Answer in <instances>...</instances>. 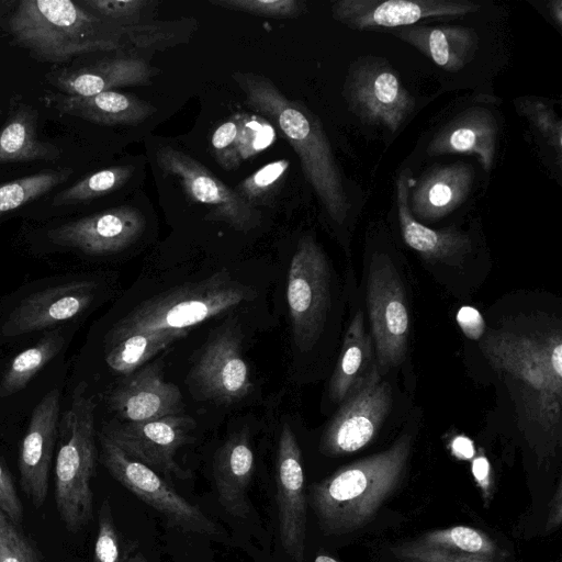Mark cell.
Masks as SVG:
<instances>
[{
  "label": "cell",
  "mask_w": 562,
  "mask_h": 562,
  "mask_svg": "<svg viewBox=\"0 0 562 562\" xmlns=\"http://www.w3.org/2000/svg\"><path fill=\"white\" fill-rule=\"evenodd\" d=\"M483 352L517 386L518 407L544 435L559 438L562 408L560 329L498 330L484 336Z\"/></svg>",
  "instance_id": "1"
},
{
  "label": "cell",
  "mask_w": 562,
  "mask_h": 562,
  "mask_svg": "<svg viewBox=\"0 0 562 562\" xmlns=\"http://www.w3.org/2000/svg\"><path fill=\"white\" fill-rule=\"evenodd\" d=\"M412 437L348 464L310 487V504L322 530L346 535L368 524L395 491L407 465Z\"/></svg>",
  "instance_id": "2"
},
{
  "label": "cell",
  "mask_w": 562,
  "mask_h": 562,
  "mask_svg": "<svg viewBox=\"0 0 562 562\" xmlns=\"http://www.w3.org/2000/svg\"><path fill=\"white\" fill-rule=\"evenodd\" d=\"M248 105L266 116L297 154L304 175L328 215L342 223L349 202L328 138L319 122L302 104L291 101L266 77L234 75Z\"/></svg>",
  "instance_id": "3"
},
{
  "label": "cell",
  "mask_w": 562,
  "mask_h": 562,
  "mask_svg": "<svg viewBox=\"0 0 562 562\" xmlns=\"http://www.w3.org/2000/svg\"><path fill=\"white\" fill-rule=\"evenodd\" d=\"M8 29L15 45L53 64L115 50L122 33L114 23L71 0H22L11 14Z\"/></svg>",
  "instance_id": "4"
},
{
  "label": "cell",
  "mask_w": 562,
  "mask_h": 562,
  "mask_svg": "<svg viewBox=\"0 0 562 562\" xmlns=\"http://www.w3.org/2000/svg\"><path fill=\"white\" fill-rule=\"evenodd\" d=\"M254 291L220 272L155 295L134 307L109 330L105 346L136 334L184 331L240 303Z\"/></svg>",
  "instance_id": "5"
},
{
  "label": "cell",
  "mask_w": 562,
  "mask_h": 562,
  "mask_svg": "<svg viewBox=\"0 0 562 562\" xmlns=\"http://www.w3.org/2000/svg\"><path fill=\"white\" fill-rule=\"evenodd\" d=\"M87 384L79 383L71 404L58 424V450L55 460V502L60 520L69 532L80 531L91 519L95 470L94 409Z\"/></svg>",
  "instance_id": "6"
},
{
  "label": "cell",
  "mask_w": 562,
  "mask_h": 562,
  "mask_svg": "<svg viewBox=\"0 0 562 562\" xmlns=\"http://www.w3.org/2000/svg\"><path fill=\"white\" fill-rule=\"evenodd\" d=\"M101 461L109 473L139 499L160 513L171 527L213 539L224 530L199 507L180 496L158 473L128 457L103 431L99 436Z\"/></svg>",
  "instance_id": "7"
},
{
  "label": "cell",
  "mask_w": 562,
  "mask_h": 562,
  "mask_svg": "<svg viewBox=\"0 0 562 562\" xmlns=\"http://www.w3.org/2000/svg\"><path fill=\"white\" fill-rule=\"evenodd\" d=\"M327 258L311 236L302 237L291 259L286 301L295 345L311 349L323 333L330 303Z\"/></svg>",
  "instance_id": "8"
},
{
  "label": "cell",
  "mask_w": 562,
  "mask_h": 562,
  "mask_svg": "<svg viewBox=\"0 0 562 562\" xmlns=\"http://www.w3.org/2000/svg\"><path fill=\"white\" fill-rule=\"evenodd\" d=\"M406 303L402 280L390 258L374 257L368 274L367 305L381 375L404 360L411 323Z\"/></svg>",
  "instance_id": "9"
},
{
  "label": "cell",
  "mask_w": 562,
  "mask_h": 562,
  "mask_svg": "<svg viewBox=\"0 0 562 562\" xmlns=\"http://www.w3.org/2000/svg\"><path fill=\"white\" fill-rule=\"evenodd\" d=\"M349 109L363 122L396 132L415 108V99L386 60L363 57L345 83Z\"/></svg>",
  "instance_id": "10"
},
{
  "label": "cell",
  "mask_w": 562,
  "mask_h": 562,
  "mask_svg": "<svg viewBox=\"0 0 562 562\" xmlns=\"http://www.w3.org/2000/svg\"><path fill=\"white\" fill-rule=\"evenodd\" d=\"M195 422L178 414L138 423H110L103 432L128 457L144 463L166 477L189 479L175 456L186 445Z\"/></svg>",
  "instance_id": "11"
},
{
  "label": "cell",
  "mask_w": 562,
  "mask_h": 562,
  "mask_svg": "<svg viewBox=\"0 0 562 562\" xmlns=\"http://www.w3.org/2000/svg\"><path fill=\"white\" fill-rule=\"evenodd\" d=\"M391 387L378 367L349 394L328 424L321 441L327 456H341L366 447L376 435L391 408Z\"/></svg>",
  "instance_id": "12"
},
{
  "label": "cell",
  "mask_w": 562,
  "mask_h": 562,
  "mask_svg": "<svg viewBox=\"0 0 562 562\" xmlns=\"http://www.w3.org/2000/svg\"><path fill=\"white\" fill-rule=\"evenodd\" d=\"M188 383L199 397L221 404L238 402L251 392L250 372L235 330L226 327L210 337L189 373Z\"/></svg>",
  "instance_id": "13"
},
{
  "label": "cell",
  "mask_w": 562,
  "mask_h": 562,
  "mask_svg": "<svg viewBox=\"0 0 562 562\" xmlns=\"http://www.w3.org/2000/svg\"><path fill=\"white\" fill-rule=\"evenodd\" d=\"M276 486L280 541L294 562H304L306 494L302 452L288 423L281 427L276 460Z\"/></svg>",
  "instance_id": "14"
},
{
  "label": "cell",
  "mask_w": 562,
  "mask_h": 562,
  "mask_svg": "<svg viewBox=\"0 0 562 562\" xmlns=\"http://www.w3.org/2000/svg\"><path fill=\"white\" fill-rule=\"evenodd\" d=\"M156 158L161 169L179 179L191 199L213 209L215 220L224 221L241 232L250 231L259 224L258 213L251 204L192 157L164 146L157 150Z\"/></svg>",
  "instance_id": "15"
},
{
  "label": "cell",
  "mask_w": 562,
  "mask_h": 562,
  "mask_svg": "<svg viewBox=\"0 0 562 562\" xmlns=\"http://www.w3.org/2000/svg\"><path fill=\"white\" fill-rule=\"evenodd\" d=\"M480 8L468 0H339L333 3L331 13L353 30L400 29L424 19L465 15Z\"/></svg>",
  "instance_id": "16"
},
{
  "label": "cell",
  "mask_w": 562,
  "mask_h": 562,
  "mask_svg": "<svg viewBox=\"0 0 562 562\" xmlns=\"http://www.w3.org/2000/svg\"><path fill=\"white\" fill-rule=\"evenodd\" d=\"M145 221L131 206H119L65 223L48 232L57 245L100 256L123 250L142 234Z\"/></svg>",
  "instance_id": "17"
},
{
  "label": "cell",
  "mask_w": 562,
  "mask_h": 562,
  "mask_svg": "<svg viewBox=\"0 0 562 562\" xmlns=\"http://www.w3.org/2000/svg\"><path fill=\"white\" fill-rule=\"evenodd\" d=\"M108 403L123 423L146 422L183 412L182 394L177 385L165 380L159 362L126 374L109 394Z\"/></svg>",
  "instance_id": "18"
},
{
  "label": "cell",
  "mask_w": 562,
  "mask_h": 562,
  "mask_svg": "<svg viewBox=\"0 0 562 562\" xmlns=\"http://www.w3.org/2000/svg\"><path fill=\"white\" fill-rule=\"evenodd\" d=\"M392 552L404 562H507L509 558L486 532L462 525L424 532Z\"/></svg>",
  "instance_id": "19"
},
{
  "label": "cell",
  "mask_w": 562,
  "mask_h": 562,
  "mask_svg": "<svg viewBox=\"0 0 562 562\" xmlns=\"http://www.w3.org/2000/svg\"><path fill=\"white\" fill-rule=\"evenodd\" d=\"M59 398L57 389L50 390L34 407L23 437L19 471L23 492L40 508L48 492V473L58 434Z\"/></svg>",
  "instance_id": "20"
},
{
  "label": "cell",
  "mask_w": 562,
  "mask_h": 562,
  "mask_svg": "<svg viewBox=\"0 0 562 562\" xmlns=\"http://www.w3.org/2000/svg\"><path fill=\"white\" fill-rule=\"evenodd\" d=\"M97 283L74 281L41 290L23 299L2 326L7 337L38 331L81 314L91 304Z\"/></svg>",
  "instance_id": "21"
},
{
  "label": "cell",
  "mask_w": 562,
  "mask_h": 562,
  "mask_svg": "<svg viewBox=\"0 0 562 562\" xmlns=\"http://www.w3.org/2000/svg\"><path fill=\"white\" fill-rule=\"evenodd\" d=\"M154 69L128 57L104 59L77 68L52 70L46 80L63 94L90 97L114 88L148 83Z\"/></svg>",
  "instance_id": "22"
},
{
  "label": "cell",
  "mask_w": 562,
  "mask_h": 562,
  "mask_svg": "<svg viewBox=\"0 0 562 562\" xmlns=\"http://www.w3.org/2000/svg\"><path fill=\"white\" fill-rule=\"evenodd\" d=\"M497 122L487 109L475 106L460 113L446 124L427 146L429 156L475 154L484 170L494 164Z\"/></svg>",
  "instance_id": "23"
},
{
  "label": "cell",
  "mask_w": 562,
  "mask_h": 562,
  "mask_svg": "<svg viewBox=\"0 0 562 562\" xmlns=\"http://www.w3.org/2000/svg\"><path fill=\"white\" fill-rule=\"evenodd\" d=\"M254 467V452L247 429L232 435L214 454L212 468L218 502L235 517H247L250 512L247 488Z\"/></svg>",
  "instance_id": "24"
},
{
  "label": "cell",
  "mask_w": 562,
  "mask_h": 562,
  "mask_svg": "<svg viewBox=\"0 0 562 562\" xmlns=\"http://www.w3.org/2000/svg\"><path fill=\"white\" fill-rule=\"evenodd\" d=\"M473 180V169L462 162L432 169L411 193L413 216L427 222L442 218L468 198Z\"/></svg>",
  "instance_id": "25"
},
{
  "label": "cell",
  "mask_w": 562,
  "mask_h": 562,
  "mask_svg": "<svg viewBox=\"0 0 562 562\" xmlns=\"http://www.w3.org/2000/svg\"><path fill=\"white\" fill-rule=\"evenodd\" d=\"M391 33L451 72L465 67L479 48L476 32L462 25H412L392 30Z\"/></svg>",
  "instance_id": "26"
},
{
  "label": "cell",
  "mask_w": 562,
  "mask_h": 562,
  "mask_svg": "<svg viewBox=\"0 0 562 562\" xmlns=\"http://www.w3.org/2000/svg\"><path fill=\"white\" fill-rule=\"evenodd\" d=\"M46 102L61 114L103 125L137 124L155 112L148 102L114 90L90 97L49 93Z\"/></svg>",
  "instance_id": "27"
},
{
  "label": "cell",
  "mask_w": 562,
  "mask_h": 562,
  "mask_svg": "<svg viewBox=\"0 0 562 562\" xmlns=\"http://www.w3.org/2000/svg\"><path fill=\"white\" fill-rule=\"evenodd\" d=\"M408 170L396 180V205L402 237L407 246L425 259L452 261L461 259L471 249L469 237L457 231H435L418 222L409 210Z\"/></svg>",
  "instance_id": "28"
},
{
  "label": "cell",
  "mask_w": 562,
  "mask_h": 562,
  "mask_svg": "<svg viewBox=\"0 0 562 562\" xmlns=\"http://www.w3.org/2000/svg\"><path fill=\"white\" fill-rule=\"evenodd\" d=\"M376 367L372 337L366 331L362 311H358L346 333L341 353L329 383L333 402L341 403Z\"/></svg>",
  "instance_id": "29"
},
{
  "label": "cell",
  "mask_w": 562,
  "mask_h": 562,
  "mask_svg": "<svg viewBox=\"0 0 562 562\" xmlns=\"http://www.w3.org/2000/svg\"><path fill=\"white\" fill-rule=\"evenodd\" d=\"M61 149L38 136V112L27 104H16L0 128V164L53 161Z\"/></svg>",
  "instance_id": "30"
},
{
  "label": "cell",
  "mask_w": 562,
  "mask_h": 562,
  "mask_svg": "<svg viewBox=\"0 0 562 562\" xmlns=\"http://www.w3.org/2000/svg\"><path fill=\"white\" fill-rule=\"evenodd\" d=\"M187 335L184 331H157L128 336L104 346L105 362L114 372L130 374Z\"/></svg>",
  "instance_id": "31"
},
{
  "label": "cell",
  "mask_w": 562,
  "mask_h": 562,
  "mask_svg": "<svg viewBox=\"0 0 562 562\" xmlns=\"http://www.w3.org/2000/svg\"><path fill=\"white\" fill-rule=\"evenodd\" d=\"M64 345L59 331H50L34 346L18 353L0 381V396L7 397L24 389L58 353Z\"/></svg>",
  "instance_id": "32"
},
{
  "label": "cell",
  "mask_w": 562,
  "mask_h": 562,
  "mask_svg": "<svg viewBox=\"0 0 562 562\" xmlns=\"http://www.w3.org/2000/svg\"><path fill=\"white\" fill-rule=\"evenodd\" d=\"M71 168L43 170L0 183V215L14 211L66 182Z\"/></svg>",
  "instance_id": "33"
},
{
  "label": "cell",
  "mask_w": 562,
  "mask_h": 562,
  "mask_svg": "<svg viewBox=\"0 0 562 562\" xmlns=\"http://www.w3.org/2000/svg\"><path fill=\"white\" fill-rule=\"evenodd\" d=\"M133 166H112L98 170L58 192L53 205H72L90 201L121 188L132 176Z\"/></svg>",
  "instance_id": "34"
},
{
  "label": "cell",
  "mask_w": 562,
  "mask_h": 562,
  "mask_svg": "<svg viewBox=\"0 0 562 562\" xmlns=\"http://www.w3.org/2000/svg\"><path fill=\"white\" fill-rule=\"evenodd\" d=\"M516 110L526 116L547 143L557 151L558 159L562 151V122L553 109L537 98L515 100Z\"/></svg>",
  "instance_id": "35"
},
{
  "label": "cell",
  "mask_w": 562,
  "mask_h": 562,
  "mask_svg": "<svg viewBox=\"0 0 562 562\" xmlns=\"http://www.w3.org/2000/svg\"><path fill=\"white\" fill-rule=\"evenodd\" d=\"M276 138L274 127L262 116L240 115L236 142L237 159H247L269 147Z\"/></svg>",
  "instance_id": "36"
},
{
  "label": "cell",
  "mask_w": 562,
  "mask_h": 562,
  "mask_svg": "<svg viewBox=\"0 0 562 562\" xmlns=\"http://www.w3.org/2000/svg\"><path fill=\"white\" fill-rule=\"evenodd\" d=\"M288 168L285 159L272 161L241 181L235 191L249 204L259 201L281 181Z\"/></svg>",
  "instance_id": "37"
},
{
  "label": "cell",
  "mask_w": 562,
  "mask_h": 562,
  "mask_svg": "<svg viewBox=\"0 0 562 562\" xmlns=\"http://www.w3.org/2000/svg\"><path fill=\"white\" fill-rule=\"evenodd\" d=\"M95 562H124L121 559V546L111 506L105 499L99 509L98 533L94 543Z\"/></svg>",
  "instance_id": "38"
},
{
  "label": "cell",
  "mask_w": 562,
  "mask_h": 562,
  "mask_svg": "<svg viewBox=\"0 0 562 562\" xmlns=\"http://www.w3.org/2000/svg\"><path fill=\"white\" fill-rule=\"evenodd\" d=\"M211 2L231 10L272 18L296 16L304 7V3L297 0H214Z\"/></svg>",
  "instance_id": "39"
},
{
  "label": "cell",
  "mask_w": 562,
  "mask_h": 562,
  "mask_svg": "<svg viewBox=\"0 0 562 562\" xmlns=\"http://www.w3.org/2000/svg\"><path fill=\"white\" fill-rule=\"evenodd\" d=\"M0 562H40L35 548L7 517L2 521Z\"/></svg>",
  "instance_id": "40"
},
{
  "label": "cell",
  "mask_w": 562,
  "mask_h": 562,
  "mask_svg": "<svg viewBox=\"0 0 562 562\" xmlns=\"http://www.w3.org/2000/svg\"><path fill=\"white\" fill-rule=\"evenodd\" d=\"M80 3L100 18L115 24L136 19L147 2L143 0H82Z\"/></svg>",
  "instance_id": "41"
},
{
  "label": "cell",
  "mask_w": 562,
  "mask_h": 562,
  "mask_svg": "<svg viewBox=\"0 0 562 562\" xmlns=\"http://www.w3.org/2000/svg\"><path fill=\"white\" fill-rule=\"evenodd\" d=\"M240 115H236L220 125L212 135V146L223 168L232 169L239 165L236 155V142Z\"/></svg>",
  "instance_id": "42"
},
{
  "label": "cell",
  "mask_w": 562,
  "mask_h": 562,
  "mask_svg": "<svg viewBox=\"0 0 562 562\" xmlns=\"http://www.w3.org/2000/svg\"><path fill=\"white\" fill-rule=\"evenodd\" d=\"M0 512L12 522L22 520L23 508L8 471L0 464Z\"/></svg>",
  "instance_id": "43"
},
{
  "label": "cell",
  "mask_w": 562,
  "mask_h": 562,
  "mask_svg": "<svg viewBox=\"0 0 562 562\" xmlns=\"http://www.w3.org/2000/svg\"><path fill=\"white\" fill-rule=\"evenodd\" d=\"M457 321L467 337L477 339L483 335L485 324L481 314L473 307L464 306L459 310Z\"/></svg>",
  "instance_id": "44"
},
{
  "label": "cell",
  "mask_w": 562,
  "mask_h": 562,
  "mask_svg": "<svg viewBox=\"0 0 562 562\" xmlns=\"http://www.w3.org/2000/svg\"><path fill=\"white\" fill-rule=\"evenodd\" d=\"M472 472L487 502L491 498V476L490 464L485 457L480 456L473 460Z\"/></svg>",
  "instance_id": "45"
},
{
  "label": "cell",
  "mask_w": 562,
  "mask_h": 562,
  "mask_svg": "<svg viewBox=\"0 0 562 562\" xmlns=\"http://www.w3.org/2000/svg\"><path fill=\"white\" fill-rule=\"evenodd\" d=\"M562 521V487L559 483L557 491L552 497L549 507V515L547 520V530H554L560 527Z\"/></svg>",
  "instance_id": "46"
},
{
  "label": "cell",
  "mask_w": 562,
  "mask_h": 562,
  "mask_svg": "<svg viewBox=\"0 0 562 562\" xmlns=\"http://www.w3.org/2000/svg\"><path fill=\"white\" fill-rule=\"evenodd\" d=\"M452 450L458 458L470 459L474 454L472 442L464 437H458L452 442Z\"/></svg>",
  "instance_id": "47"
},
{
  "label": "cell",
  "mask_w": 562,
  "mask_h": 562,
  "mask_svg": "<svg viewBox=\"0 0 562 562\" xmlns=\"http://www.w3.org/2000/svg\"><path fill=\"white\" fill-rule=\"evenodd\" d=\"M549 11H550L551 16L557 22V24L559 26H561V24H562V1L561 0L551 1L549 3Z\"/></svg>",
  "instance_id": "48"
},
{
  "label": "cell",
  "mask_w": 562,
  "mask_h": 562,
  "mask_svg": "<svg viewBox=\"0 0 562 562\" xmlns=\"http://www.w3.org/2000/svg\"><path fill=\"white\" fill-rule=\"evenodd\" d=\"M124 562H148L142 552H136L128 557Z\"/></svg>",
  "instance_id": "49"
},
{
  "label": "cell",
  "mask_w": 562,
  "mask_h": 562,
  "mask_svg": "<svg viewBox=\"0 0 562 562\" xmlns=\"http://www.w3.org/2000/svg\"><path fill=\"white\" fill-rule=\"evenodd\" d=\"M314 562H338V561L328 555L321 554L315 558Z\"/></svg>",
  "instance_id": "50"
},
{
  "label": "cell",
  "mask_w": 562,
  "mask_h": 562,
  "mask_svg": "<svg viewBox=\"0 0 562 562\" xmlns=\"http://www.w3.org/2000/svg\"><path fill=\"white\" fill-rule=\"evenodd\" d=\"M5 516L2 515L1 521H0V552H1V542H2V521Z\"/></svg>",
  "instance_id": "51"
},
{
  "label": "cell",
  "mask_w": 562,
  "mask_h": 562,
  "mask_svg": "<svg viewBox=\"0 0 562 562\" xmlns=\"http://www.w3.org/2000/svg\"><path fill=\"white\" fill-rule=\"evenodd\" d=\"M2 3H4V2H0V5H1ZM1 11H2V9H0V15L2 14V12H1Z\"/></svg>",
  "instance_id": "52"
},
{
  "label": "cell",
  "mask_w": 562,
  "mask_h": 562,
  "mask_svg": "<svg viewBox=\"0 0 562 562\" xmlns=\"http://www.w3.org/2000/svg\"><path fill=\"white\" fill-rule=\"evenodd\" d=\"M2 515H3V514L0 512V521H1V517H2Z\"/></svg>",
  "instance_id": "53"
},
{
  "label": "cell",
  "mask_w": 562,
  "mask_h": 562,
  "mask_svg": "<svg viewBox=\"0 0 562 562\" xmlns=\"http://www.w3.org/2000/svg\"><path fill=\"white\" fill-rule=\"evenodd\" d=\"M1 113H2V110H1V105H0V117H1Z\"/></svg>",
  "instance_id": "54"
}]
</instances>
